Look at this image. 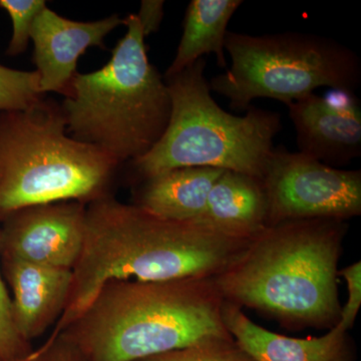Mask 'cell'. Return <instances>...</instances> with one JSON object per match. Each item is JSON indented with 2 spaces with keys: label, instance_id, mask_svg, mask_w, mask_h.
<instances>
[{
  "label": "cell",
  "instance_id": "1",
  "mask_svg": "<svg viewBox=\"0 0 361 361\" xmlns=\"http://www.w3.org/2000/svg\"><path fill=\"white\" fill-rule=\"evenodd\" d=\"M248 241L197 221L166 219L109 195L90 202L70 296L51 334H61L75 322L108 282L214 278Z\"/></svg>",
  "mask_w": 361,
  "mask_h": 361
},
{
  "label": "cell",
  "instance_id": "2",
  "mask_svg": "<svg viewBox=\"0 0 361 361\" xmlns=\"http://www.w3.org/2000/svg\"><path fill=\"white\" fill-rule=\"evenodd\" d=\"M346 221L305 219L266 226L220 274L227 302L289 330L331 329L341 307L337 277Z\"/></svg>",
  "mask_w": 361,
  "mask_h": 361
},
{
  "label": "cell",
  "instance_id": "3",
  "mask_svg": "<svg viewBox=\"0 0 361 361\" xmlns=\"http://www.w3.org/2000/svg\"><path fill=\"white\" fill-rule=\"evenodd\" d=\"M213 278L114 280L61 334L85 361H140L214 338L233 337Z\"/></svg>",
  "mask_w": 361,
  "mask_h": 361
},
{
  "label": "cell",
  "instance_id": "4",
  "mask_svg": "<svg viewBox=\"0 0 361 361\" xmlns=\"http://www.w3.org/2000/svg\"><path fill=\"white\" fill-rule=\"evenodd\" d=\"M123 25L127 33L109 63L92 73H75L61 104L71 137L101 149L118 165L151 151L172 111L168 85L149 63L135 13Z\"/></svg>",
  "mask_w": 361,
  "mask_h": 361
},
{
  "label": "cell",
  "instance_id": "5",
  "mask_svg": "<svg viewBox=\"0 0 361 361\" xmlns=\"http://www.w3.org/2000/svg\"><path fill=\"white\" fill-rule=\"evenodd\" d=\"M66 132L63 108L51 99L0 111V222L26 207L87 205L108 195L118 164Z\"/></svg>",
  "mask_w": 361,
  "mask_h": 361
},
{
  "label": "cell",
  "instance_id": "6",
  "mask_svg": "<svg viewBox=\"0 0 361 361\" xmlns=\"http://www.w3.org/2000/svg\"><path fill=\"white\" fill-rule=\"evenodd\" d=\"M206 65L201 58L182 73L164 78L172 111L160 141L132 161L142 179L175 169L203 167L262 180L273 140L282 129L281 116L252 106L243 116L223 110L211 94Z\"/></svg>",
  "mask_w": 361,
  "mask_h": 361
},
{
  "label": "cell",
  "instance_id": "7",
  "mask_svg": "<svg viewBox=\"0 0 361 361\" xmlns=\"http://www.w3.org/2000/svg\"><path fill=\"white\" fill-rule=\"evenodd\" d=\"M225 51L231 68L209 82L211 92L227 97L237 111H247L258 97L287 106L314 94L318 87L355 94L361 84L355 51L330 37L310 33L250 35L228 32Z\"/></svg>",
  "mask_w": 361,
  "mask_h": 361
},
{
  "label": "cell",
  "instance_id": "8",
  "mask_svg": "<svg viewBox=\"0 0 361 361\" xmlns=\"http://www.w3.org/2000/svg\"><path fill=\"white\" fill-rule=\"evenodd\" d=\"M267 226L287 221H348L361 214V171L341 170L284 147L271 152L262 179Z\"/></svg>",
  "mask_w": 361,
  "mask_h": 361
},
{
  "label": "cell",
  "instance_id": "9",
  "mask_svg": "<svg viewBox=\"0 0 361 361\" xmlns=\"http://www.w3.org/2000/svg\"><path fill=\"white\" fill-rule=\"evenodd\" d=\"M87 204L61 201L20 209L1 221L0 257L73 270L85 234Z\"/></svg>",
  "mask_w": 361,
  "mask_h": 361
},
{
  "label": "cell",
  "instance_id": "10",
  "mask_svg": "<svg viewBox=\"0 0 361 361\" xmlns=\"http://www.w3.org/2000/svg\"><path fill=\"white\" fill-rule=\"evenodd\" d=\"M123 20L114 14L96 21L63 18L45 7L35 18L30 40L33 63L39 77V92L68 94L77 73L78 59L92 47H104V40Z\"/></svg>",
  "mask_w": 361,
  "mask_h": 361
},
{
  "label": "cell",
  "instance_id": "11",
  "mask_svg": "<svg viewBox=\"0 0 361 361\" xmlns=\"http://www.w3.org/2000/svg\"><path fill=\"white\" fill-rule=\"evenodd\" d=\"M299 153L325 165L343 166L361 156V111L355 94L343 102L315 94L289 104Z\"/></svg>",
  "mask_w": 361,
  "mask_h": 361
},
{
  "label": "cell",
  "instance_id": "12",
  "mask_svg": "<svg viewBox=\"0 0 361 361\" xmlns=\"http://www.w3.org/2000/svg\"><path fill=\"white\" fill-rule=\"evenodd\" d=\"M14 326L32 344L61 319L70 296L73 270L0 257Z\"/></svg>",
  "mask_w": 361,
  "mask_h": 361
},
{
  "label": "cell",
  "instance_id": "13",
  "mask_svg": "<svg viewBox=\"0 0 361 361\" xmlns=\"http://www.w3.org/2000/svg\"><path fill=\"white\" fill-rule=\"evenodd\" d=\"M226 329L255 361H355V343L348 331L336 325L320 337L295 338L263 329L243 308L225 301Z\"/></svg>",
  "mask_w": 361,
  "mask_h": 361
},
{
  "label": "cell",
  "instance_id": "14",
  "mask_svg": "<svg viewBox=\"0 0 361 361\" xmlns=\"http://www.w3.org/2000/svg\"><path fill=\"white\" fill-rule=\"evenodd\" d=\"M197 222L234 238L250 240L267 226V200L262 180L225 170L213 185Z\"/></svg>",
  "mask_w": 361,
  "mask_h": 361
},
{
  "label": "cell",
  "instance_id": "15",
  "mask_svg": "<svg viewBox=\"0 0 361 361\" xmlns=\"http://www.w3.org/2000/svg\"><path fill=\"white\" fill-rule=\"evenodd\" d=\"M225 170L191 167L169 171L145 180L135 205L166 219L197 221L209 193Z\"/></svg>",
  "mask_w": 361,
  "mask_h": 361
},
{
  "label": "cell",
  "instance_id": "16",
  "mask_svg": "<svg viewBox=\"0 0 361 361\" xmlns=\"http://www.w3.org/2000/svg\"><path fill=\"white\" fill-rule=\"evenodd\" d=\"M242 4V0H192L185 14L177 54L164 78L182 73L204 54H215L218 65L226 68L228 25Z\"/></svg>",
  "mask_w": 361,
  "mask_h": 361
},
{
  "label": "cell",
  "instance_id": "17",
  "mask_svg": "<svg viewBox=\"0 0 361 361\" xmlns=\"http://www.w3.org/2000/svg\"><path fill=\"white\" fill-rule=\"evenodd\" d=\"M37 71L16 70L0 65V111L30 108L44 99Z\"/></svg>",
  "mask_w": 361,
  "mask_h": 361
},
{
  "label": "cell",
  "instance_id": "18",
  "mask_svg": "<svg viewBox=\"0 0 361 361\" xmlns=\"http://www.w3.org/2000/svg\"><path fill=\"white\" fill-rule=\"evenodd\" d=\"M140 361H255L230 338H214Z\"/></svg>",
  "mask_w": 361,
  "mask_h": 361
},
{
  "label": "cell",
  "instance_id": "19",
  "mask_svg": "<svg viewBox=\"0 0 361 361\" xmlns=\"http://www.w3.org/2000/svg\"><path fill=\"white\" fill-rule=\"evenodd\" d=\"M0 7L13 21V37L6 49L7 56L23 54L30 44L35 18L47 7L44 0H0Z\"/></svg>",
  "mask_w": 361,
  "mask_h": 361
},
{
  "label": "cell",
  "instance_id": "20",
  "mask_svg": "<svg viewBox=\"0 0 361 361\" xmlns=\"http://www.w3.org/2000/svg\"><path fill=\"white\" fill-rule=\"evenodd\" d=\"M32 350L20 336L13 319L11 301L0 266V361H16Z\"/></svg>",
  "mask_w": 361,
  "mask_h": 361
},
{
  "label": "cell",
  "instance_id": "21",
  "mask_svg": "<svg viewBox=\"0 0 361 361\" xmlns=\"http://www.w3.org/2000/svg\"><path fill=\"white\" fill-rule=\"evenodd\" d=\"M338 276H342L345 280L348 299L341 307V318L336 325L345 331H349L355 325L361 306L360 261H356L353 264L338 270Z\"/></svg>",
  "mask_w": 361,
  "mask_h": 361
},
{
  "label": "cell",
  "instance_id": "22",
  "mask_svg": "<svg viewBox=\"0 0 361 361\" xmlns=\"http://www.w3.org/2000/svg\"><path fill=\"white\" fill-rule=\"evenodd\" d=\"M16 361H85L77 346L63 334H51L37 349Z\"/></svg>",
  "mask_w": 361,
  "mask_h": 361
},
{
  "label": "cell",
  "instance_id": "23",
  "mask_svg": "<svg viewBox=\"0 0 361 361\" xmlns=\"http://www.w3.org/2000/svg\"><path fill=\"white\" fill-rule=\"evenodd\" d=\"M163 0H142L139 13H135L142 26L145 39L160 28L164 18Z\"/></svg>",
  "mask_w": 361,
  "mask_h": 361
}]
</instances>
